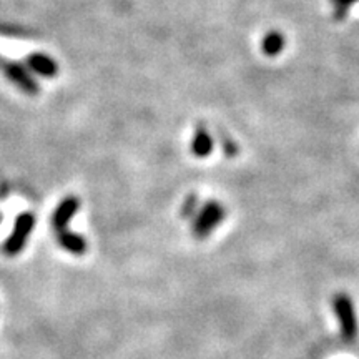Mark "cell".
I'll list each match as a JSON object with an SVG mask.
<instances>
[{
    "mask_svg": "<svg viewBox=\"0 0 359 359\" xmlns=\"http://www.w3.org/2000/svg\"><path fill=\"white\" fill-rule=\"evenodd\" d=\"M35 226V217L30 212H24L20 213L15 219V224H13V230L11 235H8L7 241L4 243V253L7 257H15L19 255L24 246L29 241L30 233L34 231Z\"/></svg>",
    "mask_w": 359,
    "mask_h": 359,
    "instance_id": "obj_1",
    "label": "cell"
},
{
    "mask_svg": "<svg viewBox=\"0 0 359 359\" xmlns=\"http://www.w3.org/2000/svg\"><path fill=\"white\" fill-rule=\"evenodd\" d=\"M0 70L4 72V75L11 80V82L19 87L22 92L27 93V95L35 97L39 95L40 87L39 83L35 82V79L30 74V70L27 69L25 65L19 64V62H12L7 60V58L0 57Z\"/></svg>",
    "mask_w": 359,
    "mask_h": 359,
    "instance_id": "obj_2",
    "label": "cell"
},
{
    "mask_svg": "<svg viewBox=\"0 0 359 359\" xmlns=\"http://www.w3.org/2000/svg\"><path fill=\"white\" fill-rule=\"evenodd\" d=\"M80 208V200L77 196H65L64 200L58 203L55 212L52 215V226L55 233L69 230L70 219L75 217Z\"/></svg>",
    "mask_w": 359,
    "mask_h": 359,
    "instance_id": "obj_3",
    "label": "cell"
},
{
    "mask_svg": "<svg viewBox=\"0 0 359 359\" xmlns=\"http://www.w3.org/2000/svg\"><path fill=\"white\" fill-rule=\"evenodd\" d=\"M24 65L30 72L45 79H52L58 74V64L55 58H52L43 52H32L30 55H27Z\"/></svg>",
    "mask_w": 359,
    "mask_h": 359,
    "instance_id": "obj_4",
    "label": "cell"
},
{
    "mask_svg": "<svg viewBox=\"0 0 359 359\" xmlns=\"http://www.w3.org/2000/svg\"><path fill=\"white\" fill-rule=\"evenodd\" d=\"M334 309L338 313L341 326H343V333L344 338L351 339L354 334H356V320H354V309H353V303L349 302L348 296H336L334 299Z\"/></svg>",
    "mask_w": 359,
    "mask_h": 359,
    "instance_id": "obj_5",
    "label": "cell"
},
{
    "mask_svg": "<svg viewBox=\"0 0 359 359\" xmlns=\"http://www.w3.org/2000/svg\"><path fill=\"white\" fill-rule=\"evenodd\" d=\"M57 241L62 248L67 250L72 255H75V257H83V255L87 253V241H85V238L82 235H79V233H74L70 230L60 231L57 233Z\"/></svg>",
    "mask_w": 359,
    "mask_h": 359,
    "instance_id": "obj_6",
    "label": "cell"
},
{
    "mask_svg": "<svg viewBox=\"0 0 359 359\" xmlns=\"http://www.w3.org/2000/svg\"><path fill=\"white\" fill-rule=\"evenodd\" d=\"M223 218L222 208L217 205H208L203 210V213L198 217V222L195 224V233L196 236H205L213 230L215 224Z\"/></svg>",
    "mask_w": 359,
    "mask_h": 359,
    "instance_id": "obj_7",
    "label": "cell"
},
{
    "mask_svg": "<svg viewBox=\"0 0 359 359\" xmlns=\"http://www.w3.org/2000/svg\"><path fill=\"white\" fill-rule=\"evenodd\" d=\"M210 140H208V135L205 132H201L196 135L195 138V143H193V151H195L196 155H206L210 150Z\"/></svg>",
    "mask_w": 359,
    "mask_h": 359,
    "instance_id": "obj_8",
    "label": "cell"
}]
</instances>
